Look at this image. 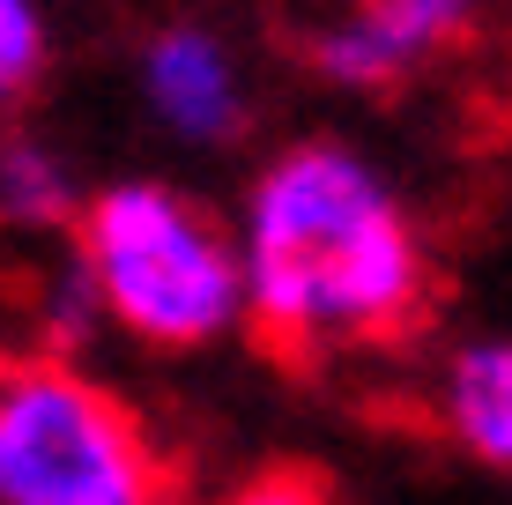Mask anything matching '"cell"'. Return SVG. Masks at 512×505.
Wrapping results in <instances>:
<instances>
[{"label":"cell","instance_id":"obj_1","mask_svg":"<svg viewBox=\"0 0 512 505\" xmlns=\"http://www.w3.org/2000/svg\"><path fill=\"white\" fill-rule=\"evenodd\" d=\"M245 327L275 357H349L401 342L431 305V253L394 179L349 142L282 149L238 223Z\"/></svg>","mask_w":512,"mask_h":505},{"label":"cell","instance_id":"obj_2","mask_svg":"<svg viewBox=\"0 0 512 505\" xmlns=\"http://www.w3.org/2000/svg\"><path fill=\"white\" fill-rule=\"evenodd\" d=\"M82 283L149 350H201L245 327L238 246L186 186L119 179L75 208Z\"/></svg>","mask_w":512,"mask_h":505},{"label":"cell","instance_id":"obj_3","mask_svg":"<svg viewBox=\"0 0 512 505\" xmlns=\"http://www.w3.org/2000/svg\"><path fill=\"white\" fill-rule=\"evenodd\" d=\"M0 505H171L141 416L67 357H0Z\"/></svg>","mask_w":512,"mask_h":505},{"label":"cell","instance_id":"obj_4","mask_svg":"<svg viewBox=\"0 0 512 505\" xmlns=\"http://www.w3.org/2000/svg\"><path fill=\"white\" fill-rule=\"evenodd\" d=\"M475 23L483 0H357L312 38V67L334 90H401L416 67L475 38Z\"/></svg>","mask_w":512,"mask_h":505},{"label":"cell","instance_id":"obj_5","mask_svg":"<svg viewBox=\"0 0 512 505\" xmlns=\"http://www.w3.org/2000/svg\"><path fill=\"white\" fill-rule=\"evenodd\" d=\"M141 104L156 112L164 134H179L193 149L238 142V127L253 119V90H245L238 52L208 23H164L141 45Z\"/></svg>","mask_w":512,"mask_h":505},{"label":"cell","instance_id":"obj_6","mask_svg":"<svg viewBox=\"0 0 512 505\" xmlns=\"http://www.w3.org/2000/svg\"><path fill=\"white\" fill-rule=\"evenodd\" d=\"M438 409H446V431L461 439V454H475L483 468L512 461V350H505V335L453 350Z\"/></svg>","mask_w":512,"mask_h":505},{"label":"cell","instance_id":"obj_7","mask_svg":"<svg viewBox=\"0 0 512 505\" xmlns=\"http://www.w3.org/2000/svg\"><path fill=\"white\" fill-rule=\"evenodd\" d=\"M75 208L82 194H75L67 156H52L38 134H0V216L45 231V223H67Z\"/></svg>","mask_w":512,"mask_h":505},{"label":"cell","instance_id":"obj_8","mask_svg":"<svg viewBox=\"0 0 512 505\" xmlns=\"http://www.w3.org/2000/svg\"><path fill=\"white\" fill-rule=\"evenodd\" d=\"M45 52H52L45 8H38V0H0V119H8L30 90H38Z\"/></svg>","mask_w":512,"mask_h":505},{"label":"cell","instance_id":"obj_9","mask_svg":"<svg viewBox=\"0 0 512 505\" xmlns=\"http://www.w3.org/2000/svg\"><path fill=\"white\" fill-rule=\"evenodd\" d=\"M231 505H327V491L305 476V468H282V476H260V483H245V491Z\"/></svg>","mask_w":512,"mask_h":505}]
</instances>
